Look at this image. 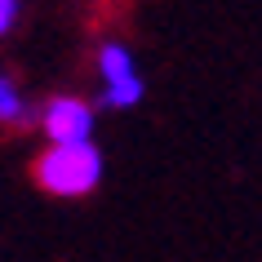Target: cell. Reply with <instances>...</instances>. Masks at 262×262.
Masks as SVG:
<instances>
[{"mask_svg": "<svg viewBox=\"0 0 262 262\" xmlns=\"http://www.w3.org/2000/svg\"><path fill=\"white\" fill-rule=\"evenodd\" d=\"M18 23H23V0H0V40L14 36Z\"/></svg>", "mask_w": 262, "mask_h": 262, "instance_id": "cell-5", "label": "cell"}, {"mask_svg": "<svg viewBox=\"0 0 262 262\" xmlns=\"http://www.w3.org/2000/svg\"><path fill=\"white\" fill-rule=\"evenodd\" d=\"M40 142H98V102L84 94H49L36 102Z\"/></svg>", "mask_w": 262, "mask_h": 262, "instance_id": "cell-3", "label": "cell"}, {"mask_svg": "<svg viewBox=\"0 0 262 262\" xmlns=\"http://www.w3.org/2000/svg\"><path fill=\"white\" fill-rule=\"evenodd\" d=\"M0 129H36V102L14 71H0Z\"/></svg>", "mask_w": 262, "mask_h": 262, "instance_id": "cell-4", "label": "cell"}, {"mask_svg": "<svg viewBox=\"0 0 262 262\" xmlns=\"http://www.w3.org/2000/svg\"><path fill=\"white\" fill-rule=\"evenodd\" d=\"M107 178V156L98 142H40L31 156V182L49 200H84Z\"/></svg>", "mask_w": 262, "mask_h": 262, "instance_id": "cell-1", "label": "cell"}, {"mask_svg": "<svg viewBox=\"0 0 262 262\" xmlns=\"http://www.w3.org/2000/svg\"><path fill=\"white\" fill-rule=\"evenodd\" d=\"M94 80H98V111H134L147 98V76L138 67V54L124 40H98L94 49Z\"/></svg>", "mask_w": 262, "mask_h": 262, "instance_id": "cell-2", "label": "cell"}]
</instances>
